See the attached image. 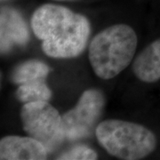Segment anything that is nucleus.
<instances>
[{
	"mask_svg": "<svg viewBox=\"0 0 160 160\" xmlns=\"http://www.w3.org/2000/svg\"><path fill=\"white\" fill-rule=\"evenodd\" d=\"M94 132L99 144L109 155L119 159H142L157 147L154 133L133 122L104 120L98 124Z\"/></svg>",
	"mask_w": 160,
	"mask_h": 160,
	"instance_id": "nucleus-3",
	"label": "nucleus"
},
{
	"mask_svg": "<svg viewBox=\"0 0 160 160\" xmlns=\"http://www.w3.org/2000/svg\"><path fill=\"white\" fill-rule=\"evenodd\" d=\"M29 34L22 15L10 6H2L0 11L1 53L6 54L14 46L28 43Z\"/></svg>",
	"mask_w": 160,
	"mask_h": 160,
	"instance_id": "nucleus-6",
	"label": "nucleus"
},
{
	"mask_svg": "<svg viewBox=\"0 0 160 160\" xmlns=\"http://www.w3.org/2000/svg\"><path fill=\"white\" fill-rule=\"evenodd\" d=\"M138 38L129 25L119 23L100 31L89 45V62L98 78L111 79L129 66Z\"/></svg>",
	"mask_w": 160,
	"mask_h": 160,
	"instance_id": "nucleus-2",
	"label": "nucleus"
},
{
	"mask_svg": "<svg viewBox=\"0 0 160 160\" xmlns=\"http://www.w3.org/2000/svg\"><path fill=\"white\" fill-rule=\"evenodd\" d=\"M50 71V67L39 60H28L18 64L12 69L10 80L12 84L18 86L39 81H46Z\"/></svg>",
	"mask_w": 160,
	"mask_h": 160,
	"instance_id": "nucleus-9",
	"label": "nucleus"
},
{
	"mask_svg": "<svg viewBox=\"0 0 160 160\" xmlns=\"http://www.w3.org/2000/svg\"><path fill=\"white\" fill-rule=\"evenodd\" d=\"M16 98L22 103L34 102H48L52 98L51 89L46 85V81L24 84L18 86Z\"/></svg>",
	"mask_w": 160,
	"mask_h": 160,
	"instance_id": "nucleus-10",
	"label": "nucleus"
},
{
	"mask_svg": "<svg viewBox=\"0 0 160 160\" xmlns=\"http://www.w3.org/2000/svg\"><path fill=\"white\" fill-rule=\"evenodd\" d=\"M105 97L98 89L84 92L74 108L62 115L66 140L78 141L91 136L102 115Z\"/></svg>",
	"mask_w": 160,
	"mask_h": 160,
	"instance_id": "nucleus-5",
	"label": "nucleus"
},
{
	"mask_svg": "<svg viewBox=\"0 0 160 160\" xmlns=\"http://www.w3.org/2000/svg\"><path fill=\"white\" fill-rule=\"evenodd\" d=\"M97 158L96 151L86 145H77L56 158V159L61 160H95Z\"/></svg>",
	"mask_w": 160,
	"mask_h": 160,
	"instance_id": "nucleus-11",
	"label": "nucleus"
},
{
	"mask_svg": "<svg viewBox=\"0 0 160 160\" xmlns=\"http://www.w3.org/2000/svg\"><path fill=\"white\" fill-rule=\"evenodd\" d=\"M55 1H74V0H55Z\"/></svg>",
	"mask_w": 160,
	"mask_h": 160,
	"instance_id": "nucleus-12",
	"label": "nucleus"
},
{
	"mask_svg": "<svg viewBox=\"0 0 160 160\" xmlns=\"http://www.w3.org/2000/svg\"><path fill=\"white\" fill-rule=\"evenodd\" d=\"M30 23L44 53L54 59L79 56L91 34V24L85 15L54 4L37 8Z\"/></svg>",
	"mask_w": 160,
	"mask_h": 160,
	"instance_id": "nucleus-1",
	"label": "nucleus"
},
{
	"mask_svg": "<svg viewBox=\"0 0 160 160\" xmlns=\"http://www.w3.org/2000/svg\"><path fill=\"white\" fill-rule=\"evenodd\" d=\"M48 154L46 147L30 136L8 135L0 141L1 160H45Z\"/></svg>",
	"mask_w": 160,
	"mask_h": 160,
	"instance_id": "nucleus-7",
	"label": "nucleus"
},
{
	"mask_svg": "<svg viewBox=\"0 0 160 160\" xmlns=\"http://www.w3.org/2000/svg\"><path fill=\"white\" fill-rule=\"evenodd\" d=\"M20 117L25 132L42 143L48 153L66 140L62 116L48 102L24 103Z\"/></svg>",
	"mask_w": 160,
	"mask_h": 160,
	"instance_id": "nucleus-4",
	"label": "nucleus"
},
{
	"mask_svg": "<svg viewBox=\"0 0 160 160\" xmlns=\"http://www.w3.org/2000/svg\"><path fill=\"white\" fill-rule=\"evenodd\" d=\"M132 71L138 79L154 83L160 79V38L150 43L132 62Z\"/></svg>",
	"mask_w": 160,
	"mask_h": 160,
	"instance_id": "nucleus-8",
	"label": "nucleus"
}]
</instances>
